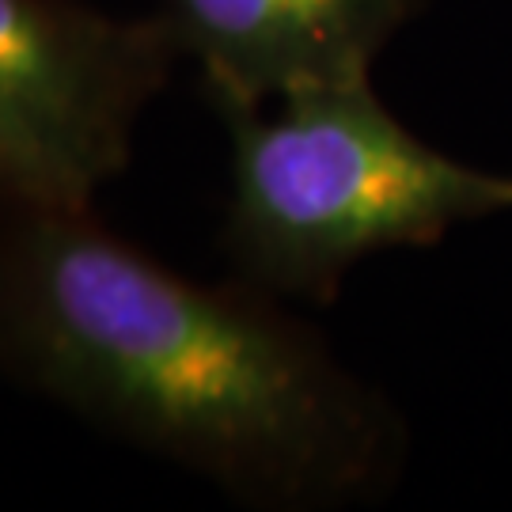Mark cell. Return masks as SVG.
I'll list each match as a JSON object with an SVG mask.
<instances>
[{"mask_svg": "<svg viewBox=\"0 0 512 512\" xmlns=\"http://www.w3.org/2000/svg\"><path fill=\"white\" fill-rule=\"evenodd\" d=\"M0 376L251 512L380 501L410 448L289 300L175 270L95 205L0 198Z\"/></svg>", "mask_w": 512, "mask_h": 512, "instance_id": "obj_1", "label": "cell"}, {"mask_svg": "<svg viewBox=\"0 0 512 512\" xmlns=\"http://www.w3.org/2000/svg\"><path fill=\"white\" fill-rule=\"evenodd\" d=\"M213 118L228 145L217 251L232 277L289 304L330 308L368 258L512 217V175L429 145L372 80Z\"/></svg>", "mask_w": 512, "mask_h": 512, "instance_id": "obj_2", "label": "cell"}, {"mask_svg": "<svg viewBox=\"0 0 512 512\" xmlns=\"http://www.w3.org/2000/svg\"><path fill=\"white\" fill-rule=\"evenodd\" d=\"M179 65L156 8L0 0V198L92 209Z\"/></svg>", "mask_w": 512, "mask_h": 512, "instance_id": "obj_3", "label": "cell"}, {"mask_svg": "<svg viewBox=\"0 0 512 512\" xmlns=\"http://www.w3.org/2000/svg\"><path fill=\"white\" fill-rule=\"evenodd\" d=\"M209 114L372 80L429 0H156Z\"/></svg>", "mask_w": 512, "mask_h": 512, "instance_id": "obj_4", "label": "cell"}]
</instances>
